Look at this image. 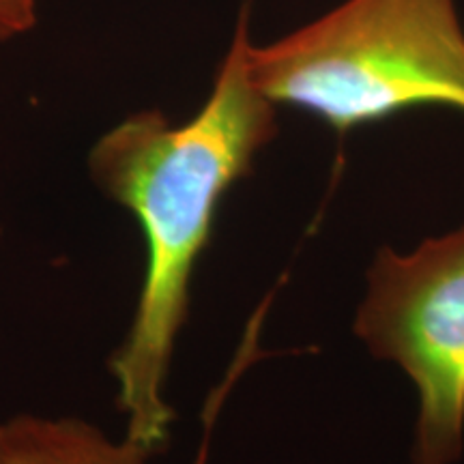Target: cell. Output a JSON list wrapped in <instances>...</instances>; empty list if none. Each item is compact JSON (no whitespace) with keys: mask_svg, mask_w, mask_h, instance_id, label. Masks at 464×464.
<instances>
[{"mask_svg":"<svg viewBox=\"0 0 464 464\" xmlns=\"http://www.w3.org/2000/svg\"><path fill=\"white\" fill-rule=\"evenodd\" d=\"M249 48L243 11L196 116L174 125L158 110H144L103 133L89 153L91 179L138 219L147 243L140 297L110 372L127 420L125 437L150 454L170 437L174 411L166 382L219 205L277 133V106L254 82Z\"/></svg>","mask_w":464,"mask_h":464,"instance_id":"1","label":"cell"},{"mask_svg":"<svg viewBox=\"0 0 464 464\" xmlns=\"http://www.w3.org/2000/svg\"><path fill=\"white\" fill-rule=\"evenodd\" d=\"M266 100L348 133L411 108L464 114V31L454 0H344L269 45L249 48Z\"/></svg>","mask_w":464,"mask_h":464,"instance_id":"2","label":"cell"},{"mask_svg":"<svg viewBox=\"0 0 464 464\" xmlns=\"http://www.w3.org/2000/svg\"><path fill=\"white\" fill-rule=\"evenodd\" d=\"M355 334L413 381V464H454L464 451V226L413 252L381 247Z\"/></svg>","mask_w":464,"mask_h":464,"instance_id":"3","label":"cell"},{"mask_svg":"<svg viewBox=\"0 0 464 464\" xmlns=\"http://www.w3.org/2000/svg\"><path fill=\"white\" fill-rule=\"evenodd\" d=\"M136 440H116L78 417L15 415L0 421V464H149Z\"/></svg>","mask_w":464,"mask_h":464,"instance_id":"4","label":"cell"}]
</instances>
